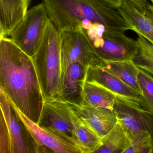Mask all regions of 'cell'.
<instances>
[{
    "instance_id": "obj_1",
    "label": "cell",
    "mask_w": 153,
    "mask_h": 153,
    "mask_svg": "<svg viewBox=\"0 0 153 153\" xmlns=\"http://www.w3.org/2000/svg\"><path fill=\"white\" fill-rule=\"evenodd\" d=\"M0 89L38 123L44 100L33 59L7 37L0 39Z\"/></svg>"
},
{
    "instance_id": "obj_2",
    "label": "cell",
    "mask_w": 153,
    "mask_h": 153,
    "mask_svg": "<svg viewBox=\"0 0 153 153\" xmlns=\"http://www.w3.org/2000/svg\"><path fill=\"white\" fill-rule=\"evenodd\" d=\"M43 3L60 33L81 29L87 20L112 30H130L118 8L104 0H43Z\"/></svg>"
},
{
    "instance_id": "obj_3",
    "label": "cell",
    "mask_w": 153,
    "mask_h": 153,
    "mask_svg": "<svg viewBox=\"0 0 153 153\" xmlns=\"http://www.w3.org/2000/svg\"><path fill=\"white\" fill-rule=\"evenodd\" d=\"M61 34L50 19L41 45L32 57L44 101L61 92Z\"/></svg>"
},
{
    "instance_id": "obj_4",
    "label": "cell",
    "mask_w": 153,
    "mask_h": 153,
    "mask_svg": "<svg viewBox=\"0 0 153 153\" xmlns=\"http://www.w3.org/2000/svg\"><path fill=\"white\" fill-rule=\"evenodd\" d=\"M0 153H39L34 140L0 89Z\"/></svg>"
},
{
    "instance_id": "obj_5",
    "label": "cell",
    "mask_w": 153,
    "mask_h": 153,
    "mask_svg": "<svg viewBox=\"0 0 153 153\" xmlns=\"http://www.w3.org/2000/svg\"><path fill=\"white\" fill-rule=\"evenodd\" d=\"M84 30L102 61L133 60L137 52V41L123 31L108 29L98 23L94 24L89 30Z\"/></svg>"
},
{
    "instance_id": "obj_6",
    "label": "cell",
    "mask_w": 153,
    "mask_h": 153,
    "mask_svg": "<svg viewBox=\"0 0 153 153\" xmlns=\"http://www.w3.org/2000/svg\"><path fill=\"white\" fill-rule=\"evenodd\" d=\"M50 20L43 3L31 8L10 35L11 41L32 57L39 49Z\"/></svg>"
},
{
    "instance_id": "obj_7",
    "label": "cell",
    "mask_w": 153,
    "mask_h": 153,
    "mask_svg": "<svg viewBox=\"0 0 153 153\" xmlns=\"http://www.w3.org/2000/svg\"><path fill=\"white\" fill-rule=\"evenodd\" d=\"M71 105L59 97L47 99L44 102L37 124L79 148L71 120Z\"/></svg>"
},
{
    "instance_id": "obj_8",
    "label": "cell",
    "mask_w": 153,
    "mask_h": 153,
    "mask_svg": "<svg viewBox=\"0 0 153 153\" xmlns=\"http://www.w3.org/2000/svg\"><path fill=\"white\" fill-rule=\"evenodd\" d=\"M60 34L62 76L73 62H80L88 67L102 61L84 29L63 31Z\"/></svg>"
},
{
    "instance_id": "obj_9",
    "label": "cell",
    "mask_w": 153,
    "mask_h": 153,
    "mask_svg": "<svg viewBox=\"0 0 153 153\" xmlns=\"http://www.w3.org/2000/svg\"><path fill=\"white\" fill-rule=\"evenodd\" d=\"M118 9L130 30L153 45V5L149 0H121Z\"/></svg>"
},
{
    "instance_id": "obj_10",
    "label": "cell",
    "mask_w": 153,
    "mask_h": 153,
    "mask_svg": "<svg viewBox=\"0 0 153 153\" xmlns=\"http://www.w3.org/2000/svg\"><path fill=\"white\" fill-rule=\"evenodd\" d=\"M10 102L34 140L39 153H81L76 145L41 128L27 118L12 102Z\"/></svg>"
},
{
    "instance_id": "obj_11",
    "label": "cell",
    "mask_w": 153,
    "mask_h": 153,
    "mask_svg": "<svg viewBox=\"0 0 153 153\" xmlns=\"http://www.w3.org/2000/svg\"><path fill=\"white\" fill-rule=\"evenodd\" d=\"M70 104L77 116L102 139L118 122L114 110L83 104Z\"/></svg>"
},
{
    "instance_id": "obj_12",
    "label": "cell",
    "mask_w": 153,
    "mask_h": 153,
    "mask_svg": "<svg viewBox=\"0 0 153 153\" xmlns=\"http://www.w3.org/2000/svg\"><path fill=\"white\" fill-rule=\"evenodd\" d=\"M87 68L79 62L71 64L62 76L61 92L57 97L70 104L82 105Z\"/></svg>"
},
{
    "instance_id": "obj_13",
    "label": "cell",
    "mask_w": 153,
    "mask_h": 153,
    "mask_svg": "<svg viewBox=\"0 0 153 153\" xmlns=\"http://www.w3.org/2000/svg\"><path fill=\"white\" fill-rule=\"evenodd\" d=\"M85 80L103 87L115 94L116 96L145 101L141 95L137 94L113 74L104 68L99 63L88 67Z\"/></svg>"
},
{
    "instance_id": "obj_14",
    "label": "cell",
    "mask_w": 153,
    "mask_h": 153,
    "mask_svg": "<svg viewBox=\"0 0 153 153\" xmlns=\"http://www.w3.org/2000/svg\"><path fill=\"white\" fill-rule=\"evenodd\" d=\"M31 0H0V39L10 36L23 21Z\"/></svg>"
},
{
    "instance_id": "obj_15",
    "label": "cell",
    "mask_w": 153,
    "mask_h": 153,
    "mask_svg": "<svg viewBox=\"0 0 153 153\" xmlns=\"http://www.w3.org/2000/svg\"><path fill=\"white\" fill-rule=\"evenodd\" d=\"M99 64L142 96L138 79L139 68L132 60L122 61H101Z\"/></svg>"
},
{
    "instance_id": "obj_16",
    "label": "cell",
    "mask_w": 153,
    "mask_h": 153,
    "mask_svg": "<svg viewBox=\"0 0 153 153\" xmlns=\"http://www.w3.org/2000/svg\"><path fill=\"white\" fill-rule=\"evenodd\" d=\"M116 96L103 87L92 82L85 81L82 104L113 110Z\"/></svg>"
},
{
    "instance_id": "obj_17",
    "label": "cell",
    "mask_w": 153,
    "mask_h": 153,
    "mask_svg": "<svg viewBox=\"0 0 153 153\" xmlns=\"http://www.w3.org/2000/svg\"><path fill=\"white\" fill-rule=\"evenodd\" d=\"M71 120L77 140L78 146L81 153H94L102 145V139L84 123L72 108Z\"/></svg>"
},
{
    "instance_id": "obj_18",
    "label": "cell",
    "mask_w": 153,
    "mask_h": 153,
    "mask_svg": "<svg viewBox=\"0 0 153 153\" xmlns=\"http://www.w3.org/2000/svg\"><path fill=\"white\" fill-rule=\"evenodd\" d=\"M130 141L120 124L117 122L102 139V144L94 153H124Z\"/></svg>"
},
{
    "instance_id": "obj_19",
    "label": "cell",
    "mask_w": 153,
    "mask_h": 153,
    "mask_svg": "<svg viewBox=\"0 0 153 153\" xmlns=\"http://www.w3.org/2000/svg\"><path fill=\"white\" fill-rule=\"evenodd\" d=\"M138 35L137 52L132 60L138 68L153 75V45Z\"/></svg>"
},
{
    "instance_id": "obj_20",
    "label": "cell",
    "mask_w": 153,
    "mask_h": 153,
    "mask_svg": "<svg viewBox=\"0 0 153 153\" xmlns=\"http://www.w3.org/2000/svg\"><path fill=\"white\" fill-rule=\"evenodd\" d=\"M153 138L151 132L145 131L130 141V145L124 153H152Z\"/></svg>"
},
{
    "instance_id": "obj_21",
    "label": "cell",
    "mask_w": 153,
    "mask_h": 153,
    "mask_svg": "<svg viewBox=\"0 0 153 153\" xmlns=\"http://www.w3.org/2000/svg\"><path fill=\"white\" fill-rule=\"evenodd\" d=\"M138 79L142 97L153 110V77L148 72L139 68Z\"/></svg>"
},
{
    "instance_id": "obj_22",
    "label": "cell",
    "mask_w": 153,
    "mask_h": 153,
    "mask_svg": "<svg viewBox=\"0 0 153 153\" xmlns=\"http://www.w3.org/2000/svg\"><path fill=\"white\" fill-rule=\"evenodd\" d=\"M110 4L113 5L114 7L118 8L120 6L121 0H104Z\"/></svg>"
},
{
    "instance_id": "obj_23",
    "label": "cell",
    "mask_w": 153,
    "mask_h": 153,
    "mask_svg": "<svg viewBox=\"0 0 153 153\" xmlns=\"http://www.w3.org/2000/svg\"><path fill=\"white\" fill-rule=\"evenodd\" d=\"M151 2H152V4L153 5V0H150Z\"/></svg>"
}]
</instances>
